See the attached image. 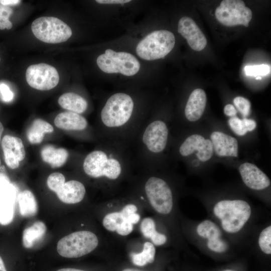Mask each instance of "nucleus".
I'll return each mask as SVG.
<instances>
[{"instance_id":"de8ad7c7","label":"nucleus","mask_w":271,"mask_h":271,"mask_svg":"<svg viewBox=\"0 0 271 271\" xmlns=\"http://www.w3.org/2000/svg\"><path fill=\"white\" fill-rule=\"evenodd\" d=\"M0 271H7L5 266L4 262L0 256Z\"/></svg>"},{"instance_id":"79ce46f5","label":"nucleus","mask_w":271,"mask_h":271,"mask_svg":"<svg viewBox=\"0 0 271 271\" xmlns=\"http://www.w3.org/2000/svg\"><path fill=\"white\" fill-rule=\"evenodd\" d=\"M128 221L132 224H137L140 219V215L138 213H133L127 217Z\"/></svg>"},{"instance_id":"e433bc0d","label":"nucleus","mask_w":271,"mask_h":271,"mask_svg":"<svg viewBox=\"0 0 271 271\" xmlns=\"http://www.w3.org/2000/svg\"><path fill=\"white\" fill-rule=\"evenodd\" d=\"M0 92L3 100L5 102H10L14 98V94L10 88L5 83L0 84Z\"/></svg>"},{"instance_id":"f704fd0d","label":"nucleus","mask_w":271,"mask_h":271,"mask_svg":"<svg viewBox=\"0 0 271 271\" xmlns=\"http://www.w3.org/2000/svg\"><path fill=\"white\" fill-rule=\"evenodd\" d=\"M207 245L210 250L219 253L225 252L228 248L227 243L220 237L208 240Z\"/></svg>"},{"instance_id":"4be33fe9","label":"nucleus","mask_w":271,"mask_h":271,"mask_svg":"<svg viewBox=\"0 0 271 271\" xmlns=\"http://www.w3.org/2000/svg\"><path fill=\"white\" fill-rule=\"evenodd\" d=\"M58 102L63 108L78 114L83 113L88 106L83 97L73 92L64 93L60 96Z\"/></svg>"},{"instance_id":"7ed1b4c3","label":"nucleus","mask_w":271,"mask_h":271,"mask_svg":"<svg viewBox=\"0 0 271 271\" xmlns=\"http://www.w3.org/2000/svg\"><path fill=\"white\" fill-rule=\"evenodd\" d=\"M175 44V38L172 32L165 30L155 31L138 43L136 53L143 59L155 60L168 54Z\"/></svg>"},{"instance_id":"a19ab883","label":"nucleus","mask_w":271,"mask_h":271,"mask_svg":"<svg viewBox=\"0 0 271 271\" xmlns=\"http://www.w3.org/2000/svg\"><path fill=\"white\" fill-rule=\"evenodd\" d=\"M96 2L101 4H122L127 3L129 0H96Z\"/></svg>"},{"instance_id":"c9c22d12","label":"nucleus","mask_w":271,"mask_h":271,"mask_svg":"<svg viewBox=\"0 0 271 271\" xmlns=\"http://www.w3.org/2000/svg\"><path fill=\"white\" fill-rule=\"evenodd\" d=\"M13 10L9 6H4L0 3V30L6 28V24Z\"/></svg>"},{"instance_id":"b1692460","label":"nucleus","mask_w":271,"mask_h":271,"mask_svg":"<svg viewBox=\"0 0 271 271\" xmlns=\"http://www.w3.org/2000/svg\"><path fill=\"white\" fill-rule=\"evenodd\" d=\"M21 215L24 217L36 215L38 211V206L35 196L28 190L20 192L18 196Z\"/></svg>"},{"instance_id":"8fccbe9b","label":"nucleus","mask_w":271,"mask_h":271,"mask_svg":"<svg viewBox=\"0 0 271 271\" xmlns=\"http://www.w3.org/2000/svg\"><path fill=\"white\" fill-rule=\"evenodd\" d=\"M3 131H4V126L2 122L0 121V142H1V136L3 133Z\"/></svg>"},{"instance_id":"2f4dec72","label":"nucleus","mask_w":271,"mask_h":271,"mask_svg":"<svg viewBox=\"0 0 271 271\" xmlns=\"http://www.w3.org/2000/svg\"><path fill=\"white\" fill-rule=\"evenodd\" d=\"M245 73L247 76H262L270 73V67L265 64L254 66H246L244 68Z\"/></svg>"},{"instance_id":"dca6fc26","label":"nucleus","mask_w":271,"mask_h":271,"mask_svg":"<svg viewBox=\"0 0 271 271\" xmlns=\"http://www.w3.org/2000/svg\"><path fill=\"white\" fill-rule=\"evenodd\" d=\"M213 148L220 157H237L238 143L237 140L220 131H214L210 136Z\"/></svg>"},{"instance_id":"37998d69","label":"nucleus","mask_w":271,"mask_h":271,"mask_svg":"<svg viewBox=\"0 0 271 271\" xmlns=\"http://www.w3.org/2000/svg\"><path fill=\"white\" fill-rule=\"evenodd\" d=\"M10 183L6 176L3 174H0V189Z\"/></svg>"},{"instance_id":"09e8293b","label":"nucleus","mask_w":271,"mask_h":271,"mask_svg":"<svg viewBox=\"0 0 271 271\" xmlns=\"http://www.w3.org/2000/svg\"><path fill=\"white\" fill-rule=\"evenodd\" d=\"M13 27L12 23L8 20L6 24V29L8 30H10Z\"/></svg>"},{"instance_id":"c85d7f7f","label":"nucleus","mask_w":271,"mask_h":271,"mask_svg":"<svg viewBox=\"0 0 271 271\" xmlns=\"http://www.w3.org/2000/svg\"><path fill=\"white\" fill-rule=\"evenodd\" d=\"M127 219V217L120 211L111 212L105 216L102 220V224L107 230L115 231Z\"/></svg>"},{"instance_id":"58836bf2","label":"nucleus","mask_w":271,"mask_h":271,"mask_svg":"<svg viewBox=\"0 0 271 271\" xmlns=\"http://www.w3.org/2000/svg\"><path fill=\"white\" fill-rule=\"evenodd\" d=\"M242 120L247 131H251L256 127V123L254 120L243 118Z\"/></svg>"},{"instance_id":"1a4fd4ad","label":"nucleus","mask_w":271,"mask_h":271,"mask_svg":"<svg viewBox=\"0 0 271 271\" xmlns=\"http://www.w3.org/2000/svg\"><path fill=\"white\" fill-rule=\"evenodd\" d=\"M216 19L227 27L243 25L248 27L252 18L251 10L240 0H223L215 10Z\"/></svg>"},{"instance_id":"c03bdc74","label":"nucleus","mask_w":271,"mask_h":271,"mask_svg":"<svg viewBox=\"0 0 271 271\" xmlns=\"http://www.w3.org/2000/svg\"><path fill=\"white\" fill-rule=\"evenodd\" d=\"M19 0H0V3L4 6L15 5L20 3Z\"/></svg>"},{"instance_id":"3c124183","label":"nucleus","mask_w":271,"mask_h":271,"mask_svg":"<svg viewBox=\"0 0 271 271\" xmlns=\"http://www.w3.org/2000/svg\"><path fill=\"white\" fill-rule=\"evenodd\" d=\"M122 271H142V270L134 269V268H125V269H123Z\"/></svg>"},{"instance_id":"5fc2aeb1","label":"nucleus","mask_w":271,"mask_h":271,"mask_svg":"<svg viewBox=\"0 0 271 271\" xmlns=\"http://www.w3.org/2000/svg\"><path fill=\"white\" fill-rule=\"evenodd\" d=\"M0 61H1V58H0Z\"/></svg>"},{"instance_id":"aec40b11","label":"nucleus","mask_w":271,"mask_h":271,"mask_svg":"<svg viewBox=\"0 0 271 271\" xmlns=\"http://www.w3.org/2000/svg\"><path fill=\"white\" fill-rule=\"evenodd\" d=\"M54 123L57 127L65 130H81L87 126L83 116L69 111L59 113L54 119Z\"/></svg>"},{"instance_id":"49530a36","label":"nucleus","mask_w":271,"mask_h":271,"mask_svg":"<svg viewBox=\"0 0 271 271\" xmlns=\"http://www.w3.org/2000/svg\"><path fill=\"white\" fill-rule=\"evenodd\" d=\"M57 271H84L83 270L76 269L74 268H64L58 269Z\"/></svg>"},{"instance_id":"0eeeda50","label":"nucleus","mask_w":271,"mask_h":271,"mask_svg":"<svg viewBox=\"0 0 271 271\" xmlns=\"http://www.w3.org/2000/svg\"><path fill=\"white\" fill-rule=\"evenodd\" d=\"M31 29L39 40L51 44L66 41L71 36V28L59 19L53 17H42L33 21Z\"/></svg>"},{"instance_id":"a878e982","label":"nucleus","mask_w":271,"mask_h":271,"mask_svg":"<svg viewBox=\"0 0 271 271\" xmlns=\"http://www.w3.org/2000/svg\"><path fill=\"white\" fill-rule=\"evenodd\" d=\"M140 230L143 236L150 238L154 245H162L167 241L166 236L156 230L155 221L151 218L147 217L142 220L140 225Z\"/></svg>"},{"instance_id":"bb28decb","label":"nucleus","mask_w":271,"mask_h":271,"mask_svg":"<svg viewBox=\"0 0 271 271\" xmlns=\"http://www.w3.org/2000/svg\"><path fill=\"white\" fill-rule=\"evenodd\" d=\"M155 255L156 249L154 245L150 242H146L142 252L131 253L130 256L134 265L143 266L148 263H153L155 260Z\"/></svg>"},{"instance_id":"9b49d317","label":"nucleus","mask_w":271,"mask_h":271,"mask_svg":"<svg viewBox=\"0 0 271 271\" xmlns=\"http://www.w3.org/2000/svg\"><path fill=\"white\" fill-rule=\"evenodd\" d=\"M168 129L166 123L156 120L149 123L143 134L142 141L146 148L153 153L162 152L166 148Z\"/></svg>"},{"instance_id":"603ef678","label":"nucleus","mask_w":271,"mask_h":271,"mask_svg":"<svg viewBox=\"0 0 271 271\" xmlns=\"http://www.w3.org/2000/svg\"><path fill=\"white\" fill-rule=\"evenodd\" d=\"M261 79V76H257V77H256V79Z\"/></svg>"},{"instance_id":"ddd939ff","label":"nucleus","mask_w":271,"mask_h":271,"mask_svg":"<svg viewBox=\"0 0 271 271\" xmlns=\"http://www.w3.org/2000/svg\"><path fill=\"white\" fill-rule=\"evenodd\" d=\"M178 32L187 41L189 46L194 51H200L207 45V40L203 32L193 19L184 17L179 20Z\"/></svg>"},{"instance_id":"72a5a7b5","label":"nucleus","mask_w":271,"mask_h":271,"mask_svg":"<svg viewBox=\"0 0 271 271\" xmlns=\"http://www.w3.org/2000/svg\"><path fill=\"white\" fill-rule=\"evenodd\" d=\"M228 122L232 131L238 136H243L247 132L242 119L236 116L230 117Z\"/></svg>"},{"instance_id":"9d476101","label":"nucleus","mask_w":271,"mask_h":271,"mask_svg":"<svg viewBox=\"0 0 271 271\" xmlns=\"http://www.w3.org/2000/svg\"><path fill=\"white\" fill-rule=\"evenodd\" d=\"M26 80L33 88L39 90H49L58 84L59 75L53 66L46 63L30 65L26 72Z\"/></svg>"},{"instance_id":"39448f33","label":"nucleus","mask_w":271,"mask_h":271,"mask_svg":"<svg viewBox=\"0 0 271 271\" xmlns=\"http://www.w3.org/2000/svg\"><path fill=\"white\" fill-rule=\"evenodd\" d=\"M98 244L97 236L92 232H74L60 239L57 245L58 253L66 258H77L89 253Z\"/></svg>"},{"instance_id":"6ab92c4d","label":"nucleus","mask_w":271,"mask_h":271,"mask_svg":"<svg viewBox=\"0 0 271 271\" xmlns=\"http://www.w3.org/2000/svg\"><path fill=\"white\" fill-rule=\"evenodd\" d=\"M85 193L84 185L76 180L65 182L56 192L60 200L66 204L80 202L83 199Z\"/></svg>"},{"instance_id":"20e7f679","label":"nucleus","mask_w":271,"mask_h":271,"mask_svg":"<svg viewBox=\"0 0 271 271\" xmlns=\"http://www.w3.org/2000/svg\"><path fill=\"white\" fill-rule=\"evenodd\" d=\"M83 168L84 172L92 178L105 177L110 180L117 179L122 172L120 161L101 150L88 154L84 160Z\"/></svg>"},{"instance_id":"cd10ccee","label":"nucleus","mask_w":271,"mask_h":271,"mask_svg":"<svg viewBox=\"0 0 271 271\" xmlns=\"http://www.w3.org/2000/svg\"><path fill=\"white\" fill-rule=\"evenodd\" d=\"M198 235L208 240L220 238L221 231L219 227L213 221L205 220L199 223L196 228Z\"/></svg>"},{"instance_id":"f03ea898","label":"nucleus","mask_w":271,"mask_h":271,"mask_svg":"<svg viewBox=\"0 0 271 271\" xmlns=\"http://www.w3.org/2000/svg\"><path fill=\"white\" fill-rule=\"evenodd\" d=\"M134 103L131 97L124 93H117L107 100L101 112L103 124L109 128L124 125L130 119Z\"/></svg>"},{"instance_id":"4c0bfd02","label":"nucleus","mask_w":271,"mask_h":271,"mask_svg":"<svg viewBox=\"0 0 271 271\" xmlns=\"http://www.w3.org/2000/svg\"><path fill=\"white\" fill-rule=\"evenodd\" d=\"M137 211V207L135 205L129 204L124 206L120 212L124 216L127 217L130 214L136 213Z\"/></svg>"},{"instance_id":"ea45409f","label":"nucleus","mask_w":271,"mask_h":271,"mask_svg":"<svg viewBox=\"0 0 271 271\" xmlns=\"http://www.w3.org/2000/svg\"><path fill=\"white\" fill-rule=\"evenodd\" d=\"M224 113L226 115L231 117L236 116L237 110L233 105L228 104L224 108Z\"/></svg>"},{"instance_id":"f257e3e1","label":"nucleus","mask_w":271,"mask_h":271,"mask_svg":"<svg viewBox=\"0 0 271 271\" xmlns=\"http://www.w3.org/2000/svg\"><path fill=\"white\" fill-rule=\"evenodd\" d=\"M213 213L220 220L223 229L229 233L239 232L249 220L251 209L242 200H223L216 203Z\"/></svg>"},{"instance_id":"f8f14e48","label":"nucleus","mask_w":271,"mask_h":271,"mask_svg":"<svg viewBox=\"0 0 271 271\" xmlns=\"http://www.w3.org/2000/svg\"><path fill=\"white\" fill-rule=\"evenodd\" d=\"M197 151V157L202 162L209 160L213 155V148L211 140L205 139L199 134H193L188 137L179 148L183 156H188Z\"/></svg>"},{"instance_id":"5701e85b","label":"nucleus","mask_w":271,"mask_h":271,"mask_svg":"<svg viewBox=\"0 0 271 271\" xmlns=\"http://www.w3.org/2000/svg\"><path fill=\"white\" fill-rule=\"evenodd\" d=\"M54 128L49 122L38 118L33 121L27 131V137L32 144H39L43 140L45 133L53 132Z\"/></svg>"},{"instance_id":"864d4df0","label":"nucleus","mask_w":271,"mask_h":271,"mask_svg":"<svg viewBox=\"0 0 271 271\" xmlns=\"http://www.w3.org/2000/svg\"><path fill=\"white\" fill-rule=\"evenodd\" d=\"M0 164H1V161H0Z\"/></svg>"},{"instance_id":"473e14b6","label":"nucleus","mask_w":271,"mask_h":271,"mask_svg":"<svg viewBox=\"0 0 271 271\" xmlns=\"http://www.w3.org/2000/svg\"><path fill=\"white\" fill-rule=\"evenodd\" d=\"M233 103L244 117H246L249 115L251 104L247 99L242 96H237L233 99Z\"/></svg>"},{"instance_id":"2eb2a0df","label":"nucleus","mask_w":271,"mask_h":271,"mask_svg":"<svg viewBox=\"0 0 271 271\" xmlns=\"http://www.w3.org/2000/svg\"><path fill=\"white\" fill-rule=\"evenodd\" d=\"M242 180L248 188L255 190H261L270 184L268 177L255 165L244 163L239 167Z\"/></svg>"},{"instance_id":"f3484780","label":"nucleus","mask_w":271,"mask_h":271,"mask_svg":"<svg viewBox=\"0 0 271 271\" xmlns=\"http://www.w3.org/2000/svg\"><path fill=\"white\" fill-rule=\"evenodd\" d=\"M16 190L10 183L0 189V224L8 225L13 220Z\"/></svg>"},{"instance_id":"6e6552de","label":"nucleus","mask_w":271,"mask_h":271,"mask_svg":"<svg viewBox=\"0 0 271 271\" xmlns=\"http://www.w3.org/2000/svg\"><path fill=\"white\" fill-rule=\"evenodd\" d=\"M145 191L151 205L157 212L164 215L171 212L173 206V195L166 181L151 177L146 182Z\"/></svg>"},{"instance_id":"c756f323","label":"nucleus","mask_w":271,"mask_h":271,"mask_svg":"<svg viewBox=\"0 0 271 271\" xmlns=\"http://www.w3.org/2000/svg\"><path fill=\"white\" fill-rule=\"evenodd\" d=\"M258 245L261 250L267 255L271 254V226L264 228L260 233Z\"/></svg>"},{"instance_id":"423d86ee","label":"nucleus","mask_w":271,"mask_h":271,"mask_svg":"<svg viewBox=\"0 0 271 271\" xmlns=\"http://www.w3.org/2000/svg\"><path fill=\"white\" fill-rule=\"evenodd\" d=\"M99 68L106 73H119L131 76L140 69V63L132 54L125 52H116L107 49L96 60Z\"/></svg>"},{"instance_id":"a18cd8bd","label":"nucleus","mask_w":271,"mask_h":271,"mask_svg":"<svg viewBox=\"0 0 271 271\" xmlns=\"http://www.w3.org/2000/svg\"><path fill=\"white\" fill-rule=\"evenodd\" d=\"M220 271H241L238 269V267H229L221 269Z\"/></svg>"},{"instance_id":"a211bd4d","label":"nucleus","mask_w":271,"mask_h":271,"mask_svg":"<svg viewBox=\"0 0 271 271\" xmlns=\"http://www.w3.org/2000/svg\"><path fill=\"white\" fill-rule=\"evenodd\" d=\"M207 101L205 91L200 88L193 90L187 101L185 114L187 119L190 121L198 120L202 115Z\"/></svg>"},{"instance_id":"7c9ffc66","label":"nucleus","mask_w":271,"mask_h":271,"mask_svg":"<svg viewBox=\"0 0 271 271\" xmlns=\"http://www.w3.org/2000/svg\"><path fill=\"white\" fill-rule=\"evenodd\" d=\"M65 183L64 176L59 172L50 174L47 180V184L49 188L55 193Z\"/></svg>"},{"instance_id":"393cba45","label":"nucleus","mask_w":271,"mask_h":271,"mask_svg":"<svg viewBox=\"0 0 271 271\" xmlns=\"http://www.w3.org/2000/svg\"><path fill=\"white\" fill-rule=\"evenodd\" d=\"M47 230L44 222L36 221L33 225L24 229L23 232L22 242L23 246L27 248L32 247L35 242L41 239Z\"/></svg>"},{"instance_id":"412c9836","label":"nucleus","mask_w":271,"mask_h":271,"mask_svg":"<svg viewBox=\"0 0 271 271\" xmlns=\"http://www.w3.org/2000/svg\"><path fill=\"white\" fill-rule=\"evenodd\" d=\"M42 160L53 168L62 166L68 157L67 151L64 148H56L52 145H46L41 150Z\"/></svg>"},{"instance_id":"4468645a","label":"nucleus","mask_w":271,"mask_h":271,"mask_svg":"<svg viewBox=\"0 0 271 271\" xmlns=\"http://www.w3.org/2000/svg\"><path fill=\"white\" fill-rule=\"evenodd\" d=\"M5 161L11 169H15L19 166L20 162L26 156L23 142L19 138L9 135L5 136L2 140Z\"/></svg>"}]
</instances>
